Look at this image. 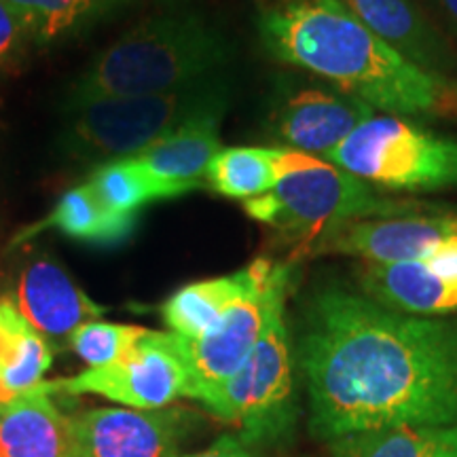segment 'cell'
<instances>
[{
	"mask_svg": "<svg viewBox=\"0 0 457 457\" xmlns=\"http://www.w3.org/2000/svg\"><path fill=\"white\" fill-rule=\"evenodd\" d=\"M333 457H457V426H390L330 443Z\"/></svg>",
	"mask_w": 457,
	"mask_h": 457,
	"instance_id": "obj_22",
	"label": "cell"
},
{
	"mask_svg": "<svg viewBox=\"0 0 457 457\" xmlns=\"http://www.w3.org/2000/svg\"><path fill=\"white\" fill-rule=\"evenodd\" d=\"M373 114L367 102L333 85L305 83L279 98L270 131L282 148L324 159Z\"/></svg>",
	"mask_w": 457,
	"mask_h": 457,
	"instance_id": "obj_12",
	"label": "cell"
},
{
	"mask_svg": "<svg viewBox=\"0 0 457 457\" xmlns=\"http://www.w3.org/2000/svg\"><path fill=\"white\" fill-rule=\"evenodd\" d=\"M284 307L286 301L273 310L242 369L204 404L236 426L245 445L282 441L296 421V364Z\"/></svg>",
	"mask_w": 457,
	"mask_h": 457,
	"instance_id": "obj_7",
	"label": "cell"
},
{
	"mask_svg": "<svg viewBox=\"0 0 457 457\" xmlns=\"http://www.w3.org/2000/svg\"><path fill=\"white\" fill-rule=\"evenodd\" d=\"M261 267L262 259H256L231 276L182 286L179 293L163 303V320L170 333L182 339H199L210 333L228 312V307L248 293L250 286L259 278Z\"/></svg>",
	"mask_w": 457,
	"mask_h": 457,
	"instance_id": "obj_19",
	"label": "cell"
},
{
	"mask_svg": "<svg viewBox=\"0 0 457 457\" xmlns=\"http://www.w3.org/2000/svg\"><path fill=\"white\" fill-rule=\"evenodd\" d=\"M227 104L228 87L220 77L165 94L74 104L66 146L100 163L136 157L182 125L210 114H225Z\"/></svg>",
	"mask_w": 457,
	"mask_h": 457,
	"instance_id": "obj_5",
	"label": "cell"
},
{
	"mask_svg": "<svg viewBox=\"0 0 457 457\" xmlns=\"http://www.w3.org/2000/svg\"><path fill=\"white\" fill-rule=\"evenodd\" d=\"M312 253L358 256L377 265L426 262L457 254V216L407 214L345 222L320 237Z\"/></svg>",
	"mask_w": 457,
	"mask_h": 457,
	"instance_id": "obj_10",
	"label": "cell"
},
{
	"mask_svg": "<svg viewBox=\"0 0 457 457\" xmlns=\"http://www.w3.org/2000/svg\"><path fill=\"white\" fill-rule=\"evenodd\" d=\"M11 307L43 337L62 339L83 324L98 320L104 310L49 256L26 262L15 282Z\"/></svg>",
	"mask_w": 457,
	"mask_h": 457,
	"instance_id": "obj_13",
	"label": "cell"
},
{
	"mask_svg": "<svg viewBox=\"0 0 457 457\" xmlns=\"http://www.w3.org/2000/svg\"><path fill=\"white\" fill-rule=\"evenodd\" d=\"M220 119L222 114L195 119L136 155L148 174L168 188L171 199L205 185L208 165L222 148Z\"/></svg>",
	"mask_w": 457,
	"mask_h": 457,
	"instance_id": "obj_17",
	"label": "cell"
},
{
	"mask_svg": "<svg viewBox=\"0 0 457 457\" xmlns=\"http://www.w3.org/2000/svg\"><path fill=\"white\" fill-rule=\"evenodd\" d=\"M89 185L98 193L102 202L119 214L138 216L146 204L171 199L168 188L148 174L138 157L112 159L102 163L91 174Z\"/></svg>",
	"mask_w": 457,
	"mask_h": 457,
	"instance_id": "obj_23",
	"label": "cell"
},
{
	"mask_svg": "<svg viewBox=\"0 0 457 457\" xmlns=\"http://www.w3.org/2000/svg\"><path fill=\"white\" fill-rule=\"evenodd\" d=\"M231 47L225 34L193 11L146 17L96 57L71 94V104L165 94L219 77Z\"/></svg>",
	"mask_w": 457,
	"mask_h": 457,
	"instance_id": "obj_3",
	"label": "cell"
},
{
	"mask_svg": "<svg viewBox=\"0 0 457 457\" xmlns=\"http://www.w3.org/2000/svg\"><path fill=\"white\" fill-rule=\"evenodd\" d=\"M26 21L32 38L49 43L68 37L119 0H4Z\"/></svg>",
	"mask_w": 457,
	"mask_h": 457,
	"instance_id": "obj_24",
	"label": "cell"
},
{
	"mask_svg": "<svg viewBox=\"0 0 457 457\" xmlns=\"http://www.w3.org/2000/svg\"><path fill=\"white\" fill-rule=\"evenodd\" d=\"M324 159L390 191L457 187V140L392 114H373Z\"/></svg>",
	"mask_w": 457,
	"mask_h": 457,
	"instance_id": "obj_6",
	"label": "cell"
},
{
	"mask_svg": "<svg viewBox=\"0 0 457 457\" xmlns=\"http://www.w3.org/2000/svg\"><path fill=\"white\" fill-rule=\"evenodd\" d=\"M386 45L420 66L441 74L453 66V55L413 0H341Z\"/></svg>",
	"mask_w": 457,
	"mask_h": 457,
	"instance_id": "obj_16",
	"label": "cell"
},
{
	"mask_svg": "<svg viewBox=\"0 0 457 457\" xmlns=\"http://www.w3.org/2000/svg\"><path fill=\"white\" fill-rule=\"evenodd\" d=\"M51 387L66 394H94L128 409L153 411L187 396V369L174 335L145 328L117 362L51 381Z\"/></svg>",
	"mask_w": 457,
	"mask_h": 457,
	"instance_id": "obj_9",
	"label": "cell"
},
{
	"mask_svg": "<svg viewBox=\"0 0 457 457\" xmlns=\"http://www.w3.org/2000/svg\"><path fill=\"white\" fill-rule=\"evenodd\" d=\"M77 457H179L191 430L180 409H89L72 417Z\"/></svg>",
	"mask_w": 457,
	"mask_h": 457,
	"instance_id": "obj_11",
	"label": "cell"
},
{
	"mask_svg": "<svg viewBox=\"0 0 457 457\" xmlns=\"http://www.w3.org/2000/svg\"><path fill=\"white\" fill-rule=\"evenodd\" d=\"M265 49L392 117L457 119V81L421 71L341 0H256Z\"/></svg>",
	"mask_w": 457,
	"mask_h": 457,
	"instance_id": "obj_2",
	"label": "cell"
},
{
	"mask_svg": "<svg viewBox=\"0 0 457 457\" xmlns=\"http://www.w3.org/2000/svg\"><path fill=\"white\" fill-rule=\"evenodd\" d=\"M30 38L32 34L20 13L4 0H0V66L13 62Z\"/></svg>",
	"mask_w": 457,
	"mask_h": 457,
	"instance_id": "obj_26",
	"label": "cell"
},
{
	"mask_svg": "<svg viewBox=\"0 0 457 457\" xmlns=\"http://www.w3.org/2000/svg\"><path fill=\"white\" fill-rule=\"evenodd\" d=\"M138 216L119 214L102 202L98 193L89 182L71 188L62 195L47 219L37 222L26 231V236L43 231V228H57L64 236L79 239V242L111 245L121 242L134 231Z\"/></svg>",
	"mask_w": 457,
	"mask_h": 457,
	"instance_id": "obj_21",
	"label": "cell"
},
{
	"mask_svg": "<svg viewBox=\"0 0 457 457\" xmlns=\"http://www.w3.org/2000/svg\"><path fill=\"white\" fill-rule=\"evenodd\" d=\"M322 441L390 426H457V322L343 288L312 296L299 341Z\"/></svg>",
	"mask_w": 457,
	"mask_h": 457,
	"instance_id": "obj_1",
	"label": "cell"
},
{
	"mask_svg": "<svg viewBox=\"0 0 457 457\" xmlns=\"http://www.w3.org/2000/svg\"><path fill=\"white\" fill-rule=\"evenodd\" d=\"M179 457H256L250 453L245 443L239 441L236 436H220L219 441L210 445L208 449L199 451V453L193 455H179Z\"/></svg>",
	"mask_w": 457,
	"mask_h": 457,
	"instance_id": "obj_27",
	"label": "cell"
},
{
	"mask_svg": "<svg viewBox=\"0 0 457 457\" xmlns=\"http://www.w3.org/2000/svg\"><path fill=\"white\" fill-rule=\"evenodd\" d=\"M434 3L443 11V15L447 17L451 28L457 32V0H434Z\"/></svg>",
	"mask_w": 457,
	"mask_h": 457,
	"instance_id": "obj_28",
	"label": "cell"
},
{
	"mask_svg": "<svg viewBox=\"0 0 457 457\" xmlns=\"http://www.w3.org/2000/svg\"><path fill=\"white\" fill-rule=\"evenodd\" d=\"M307 153L282 146H228L220 148L205 171V185L227 199L265 195L284 176L307 163Z\"/></svg>",
	"mask_w": 457,
	"mask_h": 457,
	"instance_id": "obj_18",
	"label": "cell"
},
{
	"mask_svg": "<svg viewBox=\"0 0 457 457\" xmlns=\"http://www.w3.org/2000/svg\"><path fill=\"white\" fill-rule=\"evenodd\" d=\"M51 384L0 404V457H77L71 417L51 400Z\"/></svg>",
	"mask_w": 457,
	"mask_h": 457,
	"instance_id": "obj_15",
	"label": "cell"
},
{
	"mask_svg": "<svg viewBox=\"0 0 457 457\" xmlns=\"http://www.w3.org/2000/svg\"><path fill=\"white\" fill-rule=\"evenodd\" d=\"M417 208V204L379 197L373 185L322 157L284 176L265 195L244 202L250 219L271 227L282 242L301 253H312L320 237L345 222L407 216Z\"/></svg>",
	"mask_w": 457,
	"mask_h": 457,
	"instance_id": "obj_4",
	"label": "cell"
},
{
	"mask_svg": "<svg viewBox=\"0 0 457 457\" xmlns=\"http://www.w3.org/2000/svg\"><path fill=\"white\" fill-rule=\"evenodd\" d=\"M360 284L390 310L428 318L457 313V254L426 262H364Z\"/></svg>",
	"mask_w": 457,
	"mask_h": 457,
	"instance_id": "obj_14",
	"label": "cell"
},
{
	"mask_svg": "<svg viewBox=\"0 0 457 457\" xmlns=\"http://www.w3.org/2000/svg\"><path fill=\"white\" fill-rule=\"evenodd\" d=\"M145 328L94 320L71 335V347L89 369L117 362L140 339Z\"/></svg>",
	"mask_w": 457,
	"mask_h": 457,
	"instance_id": "obj_25",
	"label": "cell"
},
{
	"mask_svg": "<svg viewBox=\"0 0 457 457\" xmlns=\"http://www.w3.org/2000/svg\"><path fill=\"white\" fill-rule=\"evenodd\" d=\"M293 267L262 259L259 278L233 303L220 322L199 339L174 335L187 369V396L205 404L253 353L271 313L286 301Z\"/></svg>",
	"mask_w": 457,
	"mask_h": 457,
	"instance_id": "obj_8",
	"label": "cell"
},
{
	"mask_svg": "<svg viewBox=\"0 0 457 457\" xmlns=\"http://www.w3.org/2000/svg\"><path fill=\"white\" fill-rule=\"evenodd\" d=\"M51 350L11 303H0V404L43 384L51 367Z\"/></svg>",
	"mask_w": 457,
	"mask_h": 457,
	"instance_id": "obj_20",
	"label": "cell"
}]
</instances>
